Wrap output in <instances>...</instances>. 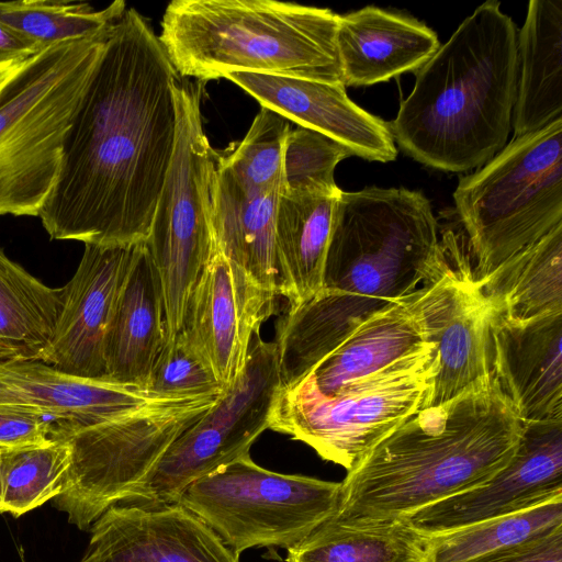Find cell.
Masks as SVG:
<instances>
[{"mask_svg": "<svg viewBox=\"0 0 562 562\" xmlns=\"http://www.w3.org/2000/svg\"><path fill=\"white\" fill-rule=\"evenodd\" d=\"M177 77L150 25L126 9L109 31L38 215L52 239L147 240L175 149Z\"/></svg>", "mask_w": 562, "mask_h": 562, "instance_id": "6da1fadb", "label": "cell"}, {"mask_svg": "<svg viewBox=\"0 0 562 562\" xmlns=\"http://www.w3.org/2000/svg\"><path fill=\"white\" fill-rule=\"evenodd\" d=\"M446 263V241L422 192L341 191L323 286L277 325L282 387L306 376L366 319L437 279Z\"/></svg>", "mask_w": 562, "mask_h": 562, "instance_id": "7a4b0ae2", "label": "cell"}, {"mask_svg": "<svg viewBox=\"0 0 562 562\" xmlns=\"http://www.w3.org/2000/svg\"><path fill=\"white\" fill-rule=\"evenodd\" d=\"M522 420L495 374L449 402L419 408L381 439L341 482L328 521L390 525L476 487L513 458Z\"/></svg>", "mask_w": 562, "mask_h": 562, "instance_id": "3957f363", "label": "cell"}, {"mask_svg": "<svg viewBox=\"0 0 562 562\" xmlns=\"http://www.w3.org/2000/svg\"><path fill=\"white\" fill-rule=\"evenodd\" d=\"M414 74L412 92L389 123L406 155L462 172L506 145L517 95V29L499 1L479 5Z\"/></svg>", "mask_w": 562, "mask_h": 562, "instance_id": "277c9868", "label": "cell"}, {"mask_svg": "<svg viewBox=\"0 0 562 562\" xmlns=\"http://www.w3.org/2000/svg\"><path fill=\"white\" fill-rule=\"evenodd\" d=\"M338 14L274 0H175L158 36L177 75L245 71L344 83Z\"/></svg>", "mask_w": 562, "mask_h": 562, "instance_id": "5b68a950", "label": "cell"}, {"mask_svg": "<svg viewBox=\"0 0 562 562\" xmlns=\"http://www.w3.org/2000/svg\"><path fill=\"white\" fill-rule=\"evenodd\" d=\"M111 26L91 38L45 47L0 94V216L40 215Z\"/></svg>", "mask_w": 562, "mask_h": 562, "instance_id": "8992f818", "label": "cell"}, {"mask_svg": "<svg viewBox=\"0 0 562 562\" xmlns=\"http://www.w3.org/2000/svg\"><path fill=\"white\" fill-rule=\"evenodd\" d=\"M476 283L562 224V117L505 145L453 192Z\"/></svg>", "mask_w": 562, "mask_h": 562, "instance_id": "52a82bcc", "label": "cell"}, {"mask_svg": "<svg viewBox=\"0 0 562 562\" xmlns=\"http://www.w3.org/2000/svg\"><path fill=\"white\" fill-rule=\"evenodd\" d=\"M434 347L323 395L306 375L281 387L269 428L313 448L347 471L381 439L422 408L432 378Z\"/></svg>", "mask_w": 562, "mask_h": 562, "instance_id": "ba28073f", "label": "cell"}, {"mask_svg": "<svg viewBox=\"0 0 562 562\" xmlns=\"http://www.w3.org/2000/svg\"><path fill=\"white\" fill-rule=\"evenodd\" d=\"M203 87L198 80L173 88L175 149L145 241L161 282L167 337L182 330L192 291L213 248L217 154L202 124Z\"/></svg>", "mask_w": 562, "mask_h": 562, "instance_id": "9c48e42d", "label": "cell"}, {"mask_svg": "<svg viewBox=\"0 0 562 562\" xmlns=\"http://www.w3.org/2000/svg\"><path fill=\"white\" fill-rule=\"evenodd\" d=\"M218 396L162 397L116 419L56 437L70 443L71 463L54 506L68 522L90 529L105 510L126 499Z\"/></svg>", "mask_w": 562, "mask_h": 562, "instance_id": "30bf717a", "label": "cell"}, {"mask_svg": "<svg viewBox=\"0 0 562 562\" xmlns=\"http://www.w3.org/2000/svg\"><path fill=\"white\" fill-rule=\"evenodd\" d=\"M340 496L341 482L273 472L248 453L190 484L177 503L239 557L296 546L335 515Z\"/></svg>", "mask_w": 562, "mask_h": 562, "instance_id": "8fae6325", "label": "cell"}, {"mask_svg": "<svg viewBox=\"0 0 562 562\" xmlns=\"http://www.w3.org/2000/svg\"><path fill=\"white\" fill-rule=\"evenodd\" d=\"M281 387L276 342L263 340L260 329L256 330L235 382L121 504H176L190 484L248 454L254 441L269 428Z\"/></svg>", "mask_w": 562, "mask_h": 562, "instance_id": "7c38bea8", "label": "cell"}, {"mask_svg": "<svg viewBox=\"0 0 562 562\" xmlns=\"http://www.w3.org/2000/svg\"><path fill=\"white\" fill-rule=\"evenodd\" d=\"M447 263L418 292L427 342L434 347L432 378L422 408L449 402L492 375V310L471 274L462 232H441Z\"/></svg>", "mask_w": 562, "mask_h": 562, "instance_id": "4fadbf2b", "label": "cell"}, {"mask_svg": "<svg viewBox=\"0 0 562 562\" xmlns=\"http://www.w3.org/2000/svg\"><path fill=\"white\" fill-rule=\"evenodd\" d=\"M562 498V418L522 420L509 462L483 484L436 502L400 521L432 537Z\"/></svg>", "mask_w": 562, "mask_h": 562, "instance_id": "5bb4252c", "label": "cell"}, {"mask_svg": "<svg viewBox=\"0 0 562 562\" xmlns=\"http://www.w3.org/2000/svg\"><path fill=\"white\" fill-rule=\"evenodd\" d=\"M277 297L213 244L181 331L224 391L240 374L251 337L274 313Z\"/></svg>", "mask_w": 562, "mask_h": 562, "instance_id": "9a60e30c", "label": "cell"}, {"mask_svg": "<svg viewBox=\"0 0 562 562\" xmlns=\"http://www.w3.org/2000/svg\"><path fill=\"white\" fill-rule=\"evenodd\" d=\"M138 245V244H137ZM136 245H85L42 361L67 374L106 379L104 342Z\"/></svg>", "mask_w": 562, "mask_h": 562, "instance_id": "2e32d148", "label": "cell"}, {"mask_svg": "<svg viewBox=\"0 0 562 562\" xmlns=\"http://www.w3.org/2000/svg\"><path fill=\"white\" fill-rule=\"evenodd\" d=\"M158 398L162 397L137 386L67 374L43 361L0 358V409L52 420L53 439L116 419Z\"/></svg>", "mask_w": 562, "mask_h": 562, "instance_id": "e0dca14e", "label": "cell"}, {"mask_svg": "<svg viewBox=\"0 0 562 562\" xmlns=\"http://www.w3.org/2000/svg\"><path fill=\"white\" fill-rule=\"evenodd\" d=\"M79 562H239L222 539L179 503L116 504L90 527Z\"/></svg>", "mask_w": 562, "mask_h": 562, "instance_id": "ac0fdd59", "label": "cell"}, {"mask_svg": "<svg viewBox=\"0 0 562 562\" xmlns=\"http://www.w3.org/2000/svg\"><path fill=\"white\" fill-rule=\"evenodd\" d=\"M224 78L248 92L261 108L326 135L351 156L380 162L396 159L389 123L352 102L344 83L245 71Z\"/></svg>", "mask_w": 562, "mask_h": 562, "instance_id": "d6986e66", "label": "cell"}, {"mask_svg": "<svg viewBox=\"0 0 562 562\" xmlns=\"http://www.w3.org/2000/svg\"><path fill=\"white\" fill-rule=\"evenodd\" d=\"M492 368L521 420L562 418V311L515 322L492 316Z\"/></svg>", "mask_w": 562, "mask_h": 562, "instance_id": "ffe728a7", "label": "cell"}, {"mask_svg": "<svg viewBox=\"0 0 562 562\" xmlns=\"http://www.w3.org/2000/svg\"><path fill=\"white\" fill-rule=\"evenodd\" d=\"M336 42L345 87L415 72L440 47L425 23L374 5L339 15Z\"/></svg>", "mask_w": 562, "mask_h": 562, "instance_id": "44dd1931", "label": "cell"}, {"mask_svg": "<svg viewBox=\"0 0 562 562\" xmlns=\"http://www.w3.org/2000/svg\"><path fill=\"white\" fill-rule=\"evenodd\" d=\"M167 338L161 282L145 245H136L105 335L106 379L140 387Z\"/></svg>", "mask_w": 562, "mask_h": 562, "instance_id": "7402d4cb", "label": "cell"}, {"mask_svg": "<svg viewBox=\"0 0 562 562\" xmlns=\"http://www.w3.org/2000/svg\"><path fill=\"white\" fill-rule=\"evenodd\" d=\"M281 181L261 191L240 188L217 165L213 187V244L260 288L279 296L276 217Z\"/></svg>", "mask_w": 562, "mask_h": 562, "instance_id": "603a6c76", "label": "cell"}, {"mask_svg": "<svg viewBox=\"0 0 562 562\" xmlns=\"http://www.w3.org/2000/svg\"><path fill=\"white\" fill-rule=\"evenodd\" d=\"M514 138L562 117V1L531 0L517 32Z\"/></svg>", "mask_w": 562, "mask_h": 562, "instance_id": "cb8c5ba5", "label": "cell"}, {"mask_svg": "<svg viewBox=\"0 0 562 562\" xmlns=\"http://www.w3.org/2000/svg\"><path fill=\"white\" fill-rule=\"evenodd\" d=\"M418 292L366 319L326 355L307 374L315 389L330 395L427 346Z\"/></svg>", "mask_w": 562, "mask_h": 562, "instance_id": "d4e9b609", "label": "cell"}, {"mask_svg": "<svg viewBox=\"0 0 562 562\" xmlns=\"http://www.w3.org/2000/svg\"><path fill=\"white\" fill-rule=\"evenodd\" d=\"M330 194L280 193L276 217V263L279 294L294 308L323 286L326 255L337 201Z\"/></svg>", "mask_w": 562, "mask_h": 562, "instance_id": "484cf974", "label": "cell"}, {"mask_svg": "<svg viewBox=\"0 0 562 562\" xmlns=\"http://www.w3.org/2000/svg\"><path fill=\"white\" fill-rule=\"evenodd\" d=\"M476 284L497 317L522 322L562 311V224Z\"/></svg>", "mask_w": 562, "mask_h": 562, "instance_id": "4316f807", "label": "cell"}, {"mask_svg": "<svg viewBox=\"0 0 562 562\" xmlns=\"http://www.w3.org/2000/svg\"><path fill=\"white\" fill-rule=\"evenodd\" d=\"M50 288L0 248V358L42 361L63 305Z\"/></svg>", "mask_w": 562, "mask_h": 562, "instance_id": "83f0119b", "label": "cell"}, {"mask_svg": "<svg viewBox=\"0 0 562 562\" xmlns=\"http://www.w3.org/2000/svg\"><path fill=\"white\" fill-rule=\"evenodd\" d=\"M286 562H430L428 537L402 521L353 528L326 520L288 549Z\"/></svg>", "mask_w": 562, "mask_h": 562, "instance_id": "f1b7e54d", "label": "cell"}, {"mask_svg": "<svg viewBox=\"0 0 562 562\" xmlns=\"http://www.w3.org/2000/svg\"><path fill=\"white\" fill-rule=\"evenodd\" d=\"M562 526V498L428 537L430 562H473Z\"/></svg>", "mask_w": 562, "mask_h": 562, "instance_id": "f546056e", "label": "cell"}, {"mask_svg": "<svg viewBox=\"0 0 562 562\" xmlns=\"http://www.w3.org/2000/svg\"><path fill=\"white\" fill-rule=\"evenodd\" d=\"M71 463V447L65 439L46 445L0 448V513L20 517L65 487Z\"/></svg>", "mask_w": 562, "mask_h": 562, "instance_id": "4dcf8cb0", "label": "cell"}, {"mask_svg": "<svg viewBox=\"0 0 562 562\" xmlns=\"http://www.w3.org/2000/svg\"><path fill=\"white\" fill-rule=\"evenodd\" d=\"M126 10L116 0L102 10L71 0L0 1V22L36 42L49 45L94 37L109 29Z\"/></svg>", "mask_w": 562, "mask_h": 562, "instance_id": "1f68e13d", "label": "cell"}, {"mask_svg": "<svg viewBox=\"0 0 562 562\" xmlns=\"http://www.w3.org/2000/svg\"><path fill=\"white\" fill-rule=\"evenodd\" d=\"M290 124L276 112L261 108L244 139L217 165L240 188L266 190L282 180L283 153Z\"/></svg>", "mask_w": 562, "mask_h": 562, "instance_id": "d6a6232c", "label": "cell"}, {"mask_svg": "<svg viewBox=\"0 0 562 562\" xmlns=\"http://www.w3.org/2000/svg\"><path fill=\"white\" fill-rule=\"evenodd\" d=\"M350 153L334 139L306 127L289 131L284 145L281 194L337 193L336 166Z\"/></svg>", "mask_w": 562, "mask_h": 562, "instance_id": "836d02e7", "label": "cell"}, {"mask_svg": "<svg viewBox=\"0 0 562 562\" xmlns=\"http://www.w3.org/2000/svg\"><path fill=\"white\" fill-rule=\"evenodd\" d=\"M146 391L161 397L221 395L224 392L182 331L166 338L154 362Z\"/></svg>", "mask_w": 562, "mask_h": 562, "instance_id": "e575fe53", "label": "cell"}, {"mask_svg": "<svg viewBox=\"0 0 562 562\" xmlns=\"http://www.w3.org/2000/svg\"><path fill=\"white\" fill-rule=\"evenodd\" d=\"M54 427L35 414L0 409V448L46 445L53 440Z\"/></svg>", "mask_w": 562, "mask_h": 562, "instance_id": "d590c367", "label": "cell"}, {"mask_svg": "<svg viewBox=\"0 0 562 562\" xmlns=\"http://www.w3.org/2000/svg\"><path fill=\"white\" fill-rule=\"evenodd\" d=\"M473 562H562V526Z\"/></svg>", "mask_w": 562, "mask_h": 562, "instance_id": "8d00e7d4", "label": "cell"}, {"mask_svg": "<svg viewBox=\"0 0 562 562\" xmlns=\"http://www.w3.org/2000/svg\"><path fill=\"white\" fill-rule=\"evenodd\" d=\"M42 49L33 40L0 22V64L26 60Z\"/></svg>", "mask_w": 562, "mask_h": 562, "instance_id": "74e56055", "label": "cell"}, {"mask_svg": "<svg viewBox=\"0 0 562 562\" xmlns=\"http://www.w3.org/2000/svg\"><path fill=\"white\" fill-rule=\"evenodd\" d=\"M29 59L23 61L0 64V94L3 92L5 87L15 78V76L23 69Z\"/></svg>", "mask_w": 562, "mask_h": 562, "instance_id": "f35d334b", "label": "cell"}]
</instances>
